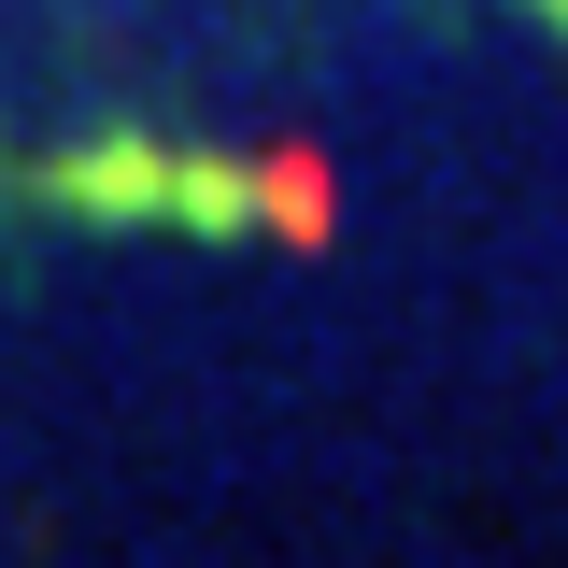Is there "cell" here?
Returning a JSON list of instances; mask_svg holds the SVG:
<instances>
[{
    "label": "cell",
    "instance_id": "6da1fadb",
    "mask_svg": "<svg viewBox=\"0 0 568 568\" xmlns=\"http://www.w3.org/2000/svg\"><path fill=\"white\" fill-rule=\"evenodd\" d=\"M526 14H540V29H555V58H568V0H526Z\"/></svg>",
    "mask_w": 568,
    "mask_h": 568
}]
</instances>
